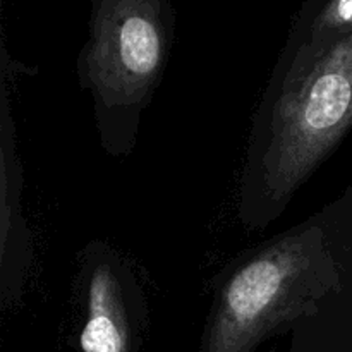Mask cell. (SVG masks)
I'll list each match as a JSON object with an SVG mask.
<instances>
[{"label": "cell", "instance_id": "obj_1", "mask_svg": "<svg viewBox=\"0 0 352 352\" xmlns=\"http://www.w3.org/2000/svg\"><path fill=\"white\" fill-rule=\"evenodd\" d=\"M352 127V33L299 45L274 72L248 146L241 217L277 219L299 186Z\"/></svg>", "mask_w": 352, "mask_h": 352}, {"label": "cell", "instance_id": "obj_2", "mask_svg": "<svg viewBox=\"0 0 352 352\" xmlns=\"http://www.w3.org/2000/svg\"><path fill=\"white\" fill-rule=\"evenodd\" d=\"M330 219L315 217L239 261L219 287L203 352H253L340 285Z\"/></svg>", "mask_w": 352, "mask_h": 352}, {"label": "cell", "instance_id": "obj_3", "mask_svg": "<svg viewBox=\"0 0 352 352\" xmlns=\"http://www.w3.org/2000/svg\"><path fill=\"white\" fill-rule=\"evenodd\" d=\"M167 57V36L157 0H103L81 55V85L95 100L103 144L127 153L141 110Z\"/></svg>", "mask_w": 352, "mask_h": 352}, {"label": "cell", "instance_id": "obj_4", "mask_svg": "<svg viewBox=\"0 0 352 352\" xmlns=\"http://www.w3.org/2000/svg\"><path fill=\"white\" fill-rule=\"evenodd\" d=\"M81 349L85 352H131V316L119 263L93 261L86 284V316Z\"/></svg>", "mask_w": 352, "mask_h": 352}, {"label": "cell", "instance_id": "obj_5", "mask_svg": "<svg viewBox=\"0 0 352 352\" xmlns=\"http://www.w3.org/2000/svg\"><path fill=\"white\" fill-rule=\"evenodd\" d=\"M21 165L16 153L14 124L10 117L9 88H2V301L7 305L17 298L26 274L28 230L21 217Z\"/></svg>", "mask_w": 352, "mask_h": 352}, {"label": "cell", "instance_id": "obj_6", "mask_svg": "<svg viewBox=\"0 0 352 352\" xmlns=\"http://www.w3.org/2000/svg\"><path fill=\"white\" fill-rule=\"evenodd\" d=\"M352 33V0H330L313 23L308 47H322Z\"/></svg>", "mask_w": 352, "mask_h": 352}]
</instances>
